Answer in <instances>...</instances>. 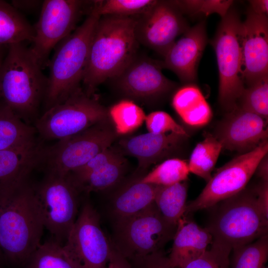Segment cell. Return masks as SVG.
Here are the masks:
<instances>
[{
  "label": "cell",
  "instance_id": "cell-1",
  "mask_svg": "<svg viewBox=\"0 0 268 268\" xmlns=\"http://www.w3.org/2000/svg\"><path fill=\"white\" fill-rule=\"evenodd\" d=\"M44 227L29 180L0 189V243L4 258L24 266L40 245Z\"/></svg>",
  "mask_w": 268,
  "mask_h": 268
},
{
  "label": "cell",
  "instance_id": "cell-2",
  "mask_svg": "<svg viewBox=\"0 0 268 268\" xmlns=\"http://www.w3.org/2000/svg\"><path fill=\"white\" fill-rule=\"evenodd\" d=\"M134 17L101 16L92 36L82 83L89 96L121 72L137 55Z\"/></svg>",
  "mask_w": 268,
  "mask_h": 268
},
{
  "label": "cell",
  "instance_id": "cell-3",
  "mask_svg": "<svg viewBox=\"0 0 268 268\" xmlns=\"http://www.w3.org/2000/svg\"><path fill=\"white\" fill-rule=\"evenodd\" d=\"M27 43L7 46L0 69V100L24 122L34 125L40 116L48 78Z\"/></svg>",
  "mask_w": 268,
  "mask_h": 268
},
{
  "label": "cell",
  "instance_id": "cell-4",
  "mask_svg": "<svg viewBox=\"0 0 268 268\" xmlns=\"http://www.w3.org/2000/svg\"><path fill=\"white\" fill-rule=\"evenodd\" d=\"M100 17L93 1L82 24L55 48L49 62L44 112L62 103L81 88L80 84L82 82L92 36Z\"/></svg>",
  "mask_w": 268,
  "mask_h": 268
},
{
  "label": "cell",
  "instance_id": "cell-5",
  "mask_svg": "<svg viewBox=\"0 0 268 268\" xmlns=\"http://www.w3.org/2000/svg\"><path fill=\"white\" fill-rule=\"evenodd\" d=\"M213 207L205 227L213 240L232 249L268 234V218L260 210L254 187L246 188Z\"/></svg>",
  "mask_w": 268,
  "mask_h": 268
},
{
  "label": "cell",
  "instance_id": "cell-6",
  "mask_svg": "<svg viewBox=\"0 0 268 268\" xmlns=\"http://www.w3.org/2000/svg\"><path fill=\"white\" fill-rule=\"evenodd\" d=\"M177 228L162 216L154 203L134 215L115 219L112 243L130 261L162 250L173 239Z\"/></svg>",
  "mask_w": 268,
  "mask_h": 268
},
{
  "label": "cell",
  "instance_id": "cell-7",
  "mask_svg": "<svg viewBox=\"0 0 268 268\" xmlns=\"http://www.w3.org/2000/svg\"><path fill=\"white\" fill-rule=\"evenodd\" d=\"M237 11L230 8L211 41L219 73L218 99L227 112L234 109L245 87L242 69L241 26Z\"/></svg>",
  "mask_w": 268,
  "mask_h": 268
},
{
  "label": "cell",
  "instance_id": "cell-8",
  "mask_svg": "<svg viewBox=\"0 0 268 268\" xmlns=\"http://www.w3.org/2000/svg\"><path fill=\"white\" fill-rule=\"evenodd\" d=\"M108 117L105 108L80 88L43 112L33 126L41 139L58 141L105 122Z\"/></svg>",
  "mask_w": 268,
  "mask_h": 268
},
{
  "label": "cell",
  "instance_id": "cell-9",
  "mask_svg": "<svg viewBox=\"0 0 268 268\" xmlns=\"http://www.w3.org/2000/svg\"><path fill=\"white\" fill-rule=\"evenodd\" d=\"M105 122L52 145H44L40 166L46 173L60 176L68 175L82 167L114 141L115 134Z\"/></svg>",
  "mask_w": 268,
  "mask_h": 268
},
{
  "label": "cell",
  "instance_id": "cell-10",
  "mask_svg": "<svg viewBox=\"0 0 268 268\" xmlns=\"http://www.w3.org/2000/svg\"><path fill=\"white\" fill-rule=\"evenodd\" d=\"M34 189L44 227L64 245L77 217L79 191L68 175L48 173Z\"/></svg>",
  "mask_w": 268,
  "mask_h": 268
},
{
  "label": "cell",
  "instance_id": "cell-11",
  "mask_svg": "<svg viewBox=\"0 0 268 268\" xmlns=\"http://www.w3.org/2000/svg\"><path fill=\"white\" fill-rule=\"evenodd\" d=\"M268 152V141L266 140L218 168L200 195L187 203L185 214L210 208L243 190Z\"/></svg>",
  "mask_w": 268,
  "mask_h": 268
},
{
  "label": "cell",
  "instance_id": "cell-12",
  "mask_svg": "<svg viewBox=\"0 0 268 268\" xmlns=\"http://www.w3.org/2000/svg\"><path fill=\"white\" fill-rule=\"evenodd\" d=\"M90 2L79 0L43 1L39 20L33 26L34 35L30 47L42 67L49 63L52 50L76 28L84 11L92 5L88 6Z\"/></svg>",
  "mask_w": 268,
  "mask_h": 268
},
{
  "label": "cell",
  "instance_id": "cell-13",
  "mask_svg": "<svg viewBox=\"0 0 268 268\" xmlns=\"http://www.w3.org/2000/svg\"><path fill=\"white\" fill-rule=\"evenodd\" d=\"M64 246L81 268H107L113 244L89 203L83 205Z\"/></svg>",
  "mask_w": 268,
  "mask_h": 268
},
{
  "label": "cell",
  "instance_id": "cell-14",
  "mask_svg": "<svg viewBox=\"0 0 268 268\" xmlns=\"http://www.w3.org/2000/svg\"><path fill=\"white\" fill-rule=\"evenodd\" d=\"M134 18L138 43L163 57L176 37L189 28L172 0H156L147 11Z\"/></svg>",
  "mask_w": 268,
  "mask_h": 268
},
{
  "label": "cell",
  "instance_id": "cell-15",
  "mask_svg": "<svg viewBox=\"0 0 268 268\" xmlns=\"http://www.w3.org/2000/svg\"><path fill=\"white\" fill-rule=\"evenodd\" d=\"M162 62L138 54L111 79L116 88L129 99L149 101L170 92L176 83L162 73Z\"/></svg>",
  "mask_w": 268,
  "mask_h": 268
},
{
  "label": "cell",
  "instance_id": "cell-16",
  "mask_svg": "<svg viewBox=\"0 0 268 268\" xmlns=\"http://www.w3.org/2000/svg\"><path fill=\"white\" fill-rule=\"evenodd\" d=\"M242 69L245 86L268 76V19L251 8L241 26Z\"/></svg>",
  "mask_w": 268,
  "mask_h": 268
},
{
  "label": "cell",
  "instance_id": "cell-17",
  "mask_svg": "<svg viewBox=\"0 0 268 268\" xmlns=\"http://www.w3.org/2000/svg\"><path fill=\"white\" fill-rule=\"evenodd\" d=\"M267 121L236 106L220 122L214 136L222 149L244 153L268 140Z\"/></svg>",
  "mask_w": 268,
  "mask_h": 268
},
{
  "label": "cell",
  "instance_id": "cell-18",
  "mask_svg": "<svg viewBox=\"0 0 268 268\" xmlns=\"http://www.w3.org/2000/svg\"><path fill=\"white\" fill-rule=\"evenodd\" d=\"M183 34L166 53L162 65L163 67L173 71L183 83H193L207 42L205 21L189 28Z\"/></svg>",
  "mask_w": 268,
  "mask_h": 268
},
{
  "label": "cell",
  "instance_id": "cell-19",
  "mask_svg": "<svg viewBox=\"0 0 268 268\" xmlns=\"http://www.w3.org/2000/svg\"><path fill=\"white\" fill-rule=\"evenodd\" d=\"M168 259L172 266L184 268L203 254L212 242V236L185 216L179 221Z\"/></svg>",
  "mask_w": 268,
  "mask_h": 268
},
{
  "label": "cell",
  "instance_id": "cell-20",
  "mask_svg": "<svg viewBox=\"0 0 268 268\" xmlns=\"http://www.w3.org/2000/svg\"><path fill=\"white\" fill-rule=\"evenodd\" d=\"M184 137L175 134L148 132L122 139L119 144L127 154L135 157L139 167L145 169L170 153Z\"/></svg>",
  "mask_w": 268,
  "mask_h": 268
},
{
  "label": "cell",
  "instance_id": "cell-21",
  "mask_svg": "<svg viewBox=\"0 0 268 268\" xmlns=\"http://www.w3.org/2000/svg\"><path fill=\"white\" fill-rule=\"evenodd\" d=\"M43 146L38 141L0 150V189L28 180L33 170L40 166Z\"/></svg>",
  "mask_w": 268,
  "mask_h": 268
},
{
  "label": "cell",
  "instance_id": "cell-22",
  "mask_svg": "<svg viewBox=\"0 0 268 268\" xmlns=\"http://www.w3.org/2000/svg\"><path fill=\"white\" fill-rule=\"evenodd\" d=\"M140 179L129 182L114 196L112 211L115 219L134 215L154 203L159 186L143 183Z\"/></svg>",
  "mask_w": 268,
  "mask_h": 268
},
{
  "label": "cell",
  "instance_id": "cell-23",
  "mask_svg": "<svg viewBox=\"0 0 268 268\" xmlns=\"http://www.w3.org/2000/svg\"><path fill=\"white\" fill-rule=\"evenodd\" d=\"M172 105L181 119L189 126L202 127L212 118L210 105L194 83L186 84L178 89L173 96Z\"/></svg>",
  "mask_w": 268,
  "mask_h": 268
},
{
  "label": "cell",
  "instance_id": "cell-24",
  "mask_svg": "<svg viewBox=\"0 0 268 268\" xmlns=\"http://www.w3.org/2000/svg\"><path fill=\"white\" fill-rule=\"evenodd\" d=\"M34 126L20 119L0 100V150L25 146L38 142Z\"/></svg>",
  "mask_w": 268,
  "mask_h": 268
},
{
  "label": "cell",
  "instance_id": "cell-25",
  "mask_svg": "<svg viewBox=\"0 0 268 268\" xmlns=\"http://www.w3.org/2000/svg\"><path fill=\"white\" fill-rule=\"evenodd\" d=\"M34 27L11 4L0 0V45L31 42Z\"/></svg>",
  "mask_w": 268,
  "mask_h": 268
},
{
  "label": "cell",
  "instance_id": "cell-26",
  "mask_svg": "<svg viewBox=\"0 0 268 268\" xmlns=\"http://www.w3.org/2000/svg\"><path fill=\"white\" fill-rule=\"evenodd\" d=\"M187 195L186 181L170 186H159L154 203L167 221L177 225L185 215Z\"/></svg>",
  "mask_w": 268,
  "mask_h": 268
},
{
  "label": "cell",
  "instance_id": "cell-27",
  "mask_svg": "<svg viewBox=\"0 0 268 268\" xmlns=\"http://www.w3.org/2000/svg\"><path fill=\"white\" fill-rule=\"evenodd\" d=\"M24 268H81L64 245L51 238L41 243Z\"/></svg>",
  "mask_w": 268,
  "mask_h": 268
},
{
  "label": "cell",
  "instance_id": "cell-28",
  "mask_svg": "<svg viewBox=\"0 0 268 268\" xmlns=\"http://www.w3.org/2000/svg\"><path fill=\"white\" fill-rule=\"evenodd\" d=\"M222 146L213 135H207L194 148L188 163L190 172L207 182L217 162Z\"/></svg>",
  "mask_w": 268,
  "mask_h": 268
},
{
  "label": "cell",
  "instance_id": "cell-29",
  "mask_svg": "<svg viewBox=\"0 0 268 268\" xmlns=\"http://www.w3.org/2000/svg\"><path fill=\"white\" fill-rule=\"evenodd\" d=\"M125 161L121 155L91 171L81 179L72 182L79 191L98 192L115 185L124 172Z\"/></svg>",
  "mask_w": 268,
  "mask_h": 268
},
{
  "label": "cell",
  "instance_id": "cell-30",
  "mask_svg": "<svg viewBox=\"0 0 268 268\" xmlns=\"http://www.w3.org/2000/svg\"><path fill=\"white\" fill-rule=\"evenodd\" d=\"M108 116L113 123L116 132L126 134L138 129L145 121L143 110L134 101L121 100L112 105L108 111Z\"/></svg>",
  "mask_w": 268,
  "mask_h": 268
},
{
  "label": "cell",
  "instance_id": "cell-31",
  "mask_svg": "<svg viewBox=\"0 0 268 268\" xmlns=\"http://www.w3.org/2000/svg\"><path fill=\"white\" fill-rule=\"evenodd\" d=\"M230 268H265L268 258V234L232 249Z\"/></svg>",
  "mask_w": 268,
  "mask_h": 268
},
{
  "label": "cell",
  "instance_id": "cell-32",
  "mask_svg": "<svg viewBox=\"0 0 268 268\" xmlns=\"http://www.w3.org/2000/svg\"><path fill=\"white\" fill-rule=\"evenodd\" d=\"M189 173L188 162L179 158H170L161 163L140 180L145 183L167 186L186 181Z\"/></svg>",
  "mask_w": 268,
  "mask_h": 268
},
{
  "label": "cell",
  "instance_id": "cell-33",
  "mask_svg": "<svg viewBox=\"0 0 268 268\" xmlns=\"http://www.w3.org/2000/svg\"><path fill=\"white\" fill-rule=\"evenodd\" d=\"M236 106L268 121V76L245 86Z\"/></svg>",
  "mask_w": 268,
  "mask_h": 268
},
{
  "label": "cell",
  "instance_id": "cell-34",
  "mask_svg": "<svg viewBox=\"0 0 268 268\" xmlns=\"http://www.w3.org/2000/svg\"><path fill=\"white\" fill-rule=\"evenodd\" d=\"M156 1L155 0H95L100 16L134 17L142 14Z\"/></svg>",
  "mask_w": 268,
  "mask_h": 268
},
{
  "label": "cell",
  "instance_id": "cell-35",
  "mask_svg": "<svg viewBox=\"0 0 268 268\" xmlns=\"http://www.w3.org/2000/svg\"><path fill=\"white\" fill-rule=\"evenodd\" d=\"M205 253L187 264L184 268H230L232 248L224 244L212 240Z\"/></svg>",
  "mask_w": 268,
  "mask_h": 268
},
{
  "label": "cell",
  "instance_id": "cell-36",
  "mask_svg": "<svg viewBox=\"0 0 268 268\" xmlns=\"http://www.w3.org/2000/svg\"><path fill=\"white\" fill-rule=\"evenodd\" d=\"M173 3L183 13L190 15L202 13L208 16L214 13L222 18L230 8L233 1L221 0H172Z\"/></svg>",
  "mask_w": 268,
  "mask_h": 268
},
{
  "label": "cell",
  "instance_id": "cell-37",
  "mask_svg": "<svg viewBox=\"0 0 268 268\" xmlns=\"http://www.w3.org/2000/svg\"><path fill=\"white\" fill-rule=\"evenodd\" d=\"M145 122L149 133L156 134L173 133L187 137L185 129L167 113L157 111L146 116Z\"/></svg>",
  "mask_w": 268,
  "mask_h": 268
},
{
  "label": "cell",
  "instance_id": "cell-38",
  "mask_svg": "<svg viewBox=\"0 0 268 268\" xmlns=\"http://www.w3.org/2000/svg\"><path fill=\"white\" fill-rule=\"evenodd\" d=\"M121 155L113 149L108 148L91 159L84 165L68 176L72 182H75L91 171L118 158Z\"/></svg>",
  "mask_w": 268,
  "mask_h": 268
},
{
  "label": "cell",
  "instance_id": "cell-39",
  "mask_svg": "<svg viewBox=\"0 0 268 268\" xmlns=\"http://www.w3.org/2000/svg\"><path fill=\"white\" fill-rule=\"evenodd\" d=\"M128 261L131 268H176L162 250Z\"/></svg>",
  "mask_w": 268,
  "mask_h": 268
},
{
  "label": "cell",
  "instance_id": "cell-40",
  "mask_svg": "<svg viewBox=\"0 0 268 268\" xmlns=\"http://www.w3.org/2000/svg\"><path fill=\"white\" fill-rule=\"evenodd\" d=\"M254 187L260 210L265 217L268 218V181L261 180Z\"/></svg>",
  "mask_w": 268,
  "mask_h": 268
},
{
  "label": "cell",
  "instance_id": "cell-41",
  "mask_svg": "<svg viewBox=\"0 0 268 268\" xmlns=\"http://www.w3.org/2000/svg\"><path fill=\"white\" fill-rule=\"evenodd\" d=\"M107 268H131L129 261L113 245Z\"/></svg>",
  "mask_w": 268,
  "mask_h": 268
},
{
  "label": "cell",
  "instance_id": "cell-42",
  "mask_svg": "<svg viewBox=\"0 0 268 268\" xmlns=\"http://www.w3.org/2000/svg\"><path fill=\"white\" fill-rule=\"evenodd\" d=\"M43 2L39 0H13L11 4L18 11L19 10H30L41 6Z\"/></svg>",
  "mask_w": 268,
  "mask_h": 268
},
{
  "label": "cell",
  "instance_id": "cell-43",
  "mask_svg": "<svg viewBox=\"0 0 268 268\" xmlns=\"http://www.w3.org/2000/svg\"><path fill=\"white\" fill-rule=\"evenodd\" d=\"M250 8L254 12L268 15V0H253L249 1Z\"/></svg>",
  "mask_w": 268,
  "mask_h": 268
},
{
  "label": "cell",
  "instance_id": "cell-44",
  "mask_svg": "<svg viewBox=\"0 0 268 268\" xmlns=\"http://www.w3.org/2000/svg\"><path fill=\"white\" fill-rule=\"evenodd\" d=\"M255 173L262 181H268V154L261 160L257 166Z\"/></svg>",
  "mask_w": 268,
  "mask_h": 268
},
{
  "label": "cell",
  "instance_id": "cell-45",
  "mask_svg": "<svg viewBox=\"0 0 268 268\" xmlns=\"http://www.w3.org/2000/svg\"><path fill=\"white\" fill-rule=\"evenodd\" d=\"M7 46L0 45V69L5 55Z\"/></svg>",
  "mask_w": 268,
  "mask_h": 268
},
{
  "label": "cell",
  "instance_id": "cell-46",
  "mask_svg": "<svg viewBox=\"0 0 268 268\" xmlns=\"http://www.w3.org/2000/svg\"><path fill=\"white\" fill-rule=\"evenodd\" d=\"M4 258L3 254L1 248L0 243V264L2 261L3 259Z\"/></svg>",
  "mask_w": 268,
  "mask_h": 268
},
{
  "label": "cell",
  "instance_id": "cell-47",
  "mask_svg": "<svg viewBox=\"0 0 268 268\" xmlns=\"http://www.w3.org/2000/svg\"><path fill=\"white\" fill-rule=\"evenodd\" d=\"M265 268H268V267H266H266H265Z\"/></svg>",
  "mask_w": 268,
  "mask_h": 268
}]
</instances>
